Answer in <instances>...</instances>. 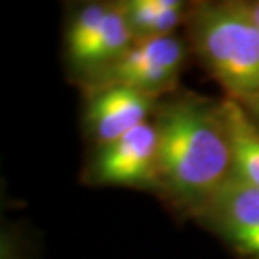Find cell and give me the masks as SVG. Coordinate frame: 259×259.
<instances>
[{
  "mask_svg": "<svg viewBox=\"0 0 259 259\" xmlns=\"http://www.w3.org/2000/svg\"><path fill=\"white\" fill-rule=\"evenodd\" d=\"M120 5L135 42L174 35L192 10L184 0H121Z\"/></svg>",
  "mask_w": 259,
  "mask_h": 259,
  "instance_id": "8",
  "label": "cell"
},
{
  "mask_svg": "<svg viewBox=\"0 0 259 259\" xmlns=\"http://www.w3.org/2000/svg\"><path fill=\"white\" fill-rule=\"evenodd\" d=\"M82 90V123L86 137L95 147L115 142L150 121L160 101L158 98L123 84H96Z\"/></svg>",
  "mask_w": 259,
  "mask_h": 259,
  "instance_id": "6",
  "label": "cell"
},
{
  "mask_svg": "<svg viewBox=\"0 0 259 259\" xmlns=\"http://www.w3.org/2000/svg\"><path fill=\"white\" fill-rule=\"evenodd\" d=\"M244 4H246V7L247 10L251 12V15L254 17V20L259 24V0H244Z\"/></svg>",
  "mask_w": 259,
  "mask_h": 259,
  "instance_id": "11",
  "label": "cell"
},
{
  "mask_svg": "<svg viewBox=\"0 0 259 259\" xmlns=\"http://www.w3.org/2000/svg\"><path fill=\"white\" fill-rule=\"evenodd\" d=\"M189 59V46L179 35H167L135 42L128 53L90 84H123L153 98L177 91Z\"/></svg>",
  "mask_w": 259,
  "mask_h": 259,
  "instance_id": "4",
  "label": "cell"
},
{
  "mask_svg": "<svg viewBox=\"0 0 259 259\" xmlns=\"http://www.w3.org/2000/svg\"><path fill=\"white\" fill-rule=\"evenodd\" d=\"M153 123L158 132V195L197 221L232 175L222 103L174 91L160 98Z\"/></svg>",
  "mask_w": 259,
  "mask_h": 259,
  "instance_id": "1",
  "label": "cell"
},
{
  "mask_svg": "<svg viewBox=\"0 0 259 259\" xmlns=\"http://www.w3.org/2000/svg\"><path fill=\"white\" fill-rule=\"evenodd\" d=\"M185 25L189 48L226 98L242 103L259 95V24L244 0L195 2Z\"/></svg>",
  "mask_w": 259,
  "mask_h": 259,
  "instance_id": "2",
  "label": "cell"
},
{
  "mask_svg": "<svg viewBox=\"0 0 259 259\" xmlns=\"http://www.w3.org/2000/svg\"><path fill=\"white\" fill-rule=\"evenodd\" d=\"M241 105L246 110L247 116L252 120V123L259 128V95L251 98V100H247V101H242Z\"/></svg>",
  "mask_w": 259,
  "mask_h": 259,
  "instance_id": "10",
  "label": "cell"
},
{
  "mask_svg": "<svg viewBox=\"0 0 259 259\" xmlns=\"http://www.w3.org/2000/svg\"><path fill=\"white\" fill-rule=\"evenodd\" d=\"M221 103L232 150V175L259 189V128L239 101L224 98Z\"/></svg>",
  "mask_w": 259,
  "mask_h": 259,
  "instance_id": "9",
  "label": "cell"
},
{
  "mask_svg": "<svg viewBox=\"0 0 259 259\" xmlns=\"http://www.w3.org/2000/svg\"><path fill=\"white\" fill-rule=\"evenodd\" d=\"M82 180L98 187L137 189L158 195V132L153 120L115 142L95 147Z\"/></svg>",
  "mask_w": 259,
  "mask_h": 259,
  "instance_id": "3",
  "label": "cell"
},
{
  "mask_svg": "<svg viewBox=\"0 0 259 259\" xmlns=\"http://www.w3.org/2000/svg\"><path fill=\"white\" fill-rule=\"evenodd\" d=\"M197 222L241 259H259V189L231 175Z\"/></svg>",
  "mask_w": 259,
  "mask_h": 259,
  "instance_id": "5",
  "label": "cell"
},
{
  "mask_svg": "<svg viewBox=\"0 0 259 259\" xmlns=\"http://www.w3.org/2000/svg\"><path fill=\"white\" fill-rule=\"evenodd\" d=\"M111 2H82L71 9L64 27V61L77 84L90 76L93 54L105 27Z\"/></svg>",
  "mask_w": 259,
  "mask_h": 259,
  "instance_id": "7",
  "label": "cell"
}]
</instances>
